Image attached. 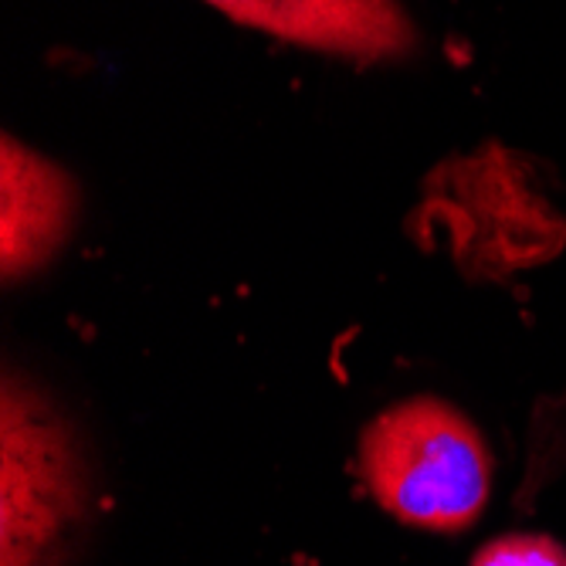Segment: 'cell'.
<instances>
[{
  "mask_svg": "<svg viewBox=\"0 0 566 566\" xmlns=\"http://www.w3.org/2000/svg\"><path fill=\"white\" fill-rule=\"evenodd\" d=\"M359 472L374 499L407 526L458 533L489 502L492 454L479 428L438 397H410L359 438Z\"/></svg>",
  "mask_w": 566,
  "mask_h": 566,
  "instance_id": "6da1fadb",
  "label": "cell"
},
{
  "mask_svg": "<svg viewBox=\"0 0 566 566\" xmlns=\"http://www.w3.org/2000/svg\"><path fill=\"white\" fill-rule=\"evenodd\" d=\"M85 505L72 424L31 380L8 374L0 394V566H65Z\"/></svg>",
  "mask_w": 566,
  "mask_h": 566,
  "instance_id": "7a4b0ae2",
  "label": "cell"
},
{
  "mask_svg": "<svg viewBox=\"0 0 566 566\" xmlns=\"http://www.w3.org/2000/svg\"><path fill=\"white\" fill-rule=\"evenodd\" d=\"M224 18L326 55L387 62L418 48L397 0H203Z\"/></svg>",
  "mask_w": 566,
  "mask_h": 566,
  "instance_id": "3957f363",
  "label": "cell"
},
{
  "mask_svg": "<svg viewBox=\"0 0 566 566\" xmlns=\"http://www.w3.org/2000/svg\"><path fill=\"white\" fill-rule=\"evenodd\" d=\"M0 262L4 275H31L62 248L75 224V184L34 149L4 136L0 153Z\"/></svg>",
  "mask_w": 566,
  "mask_h": 566,
  "instance_id": "277c9868",
  "label": "cell"
},
{
  "mask_svg": "<svg viewBox=\"0 0 566 566\" xmlns=\"http://www.w3.org/2000/svg\"><path fill=\"white\" fill-rule=\"evenodd\" d=\"M472 566H566V549L536 533H512L485 543Z\"/></svg>",
  "mask_w": 566,
  "mask_h": 566,
  "instance_id": "5b68a950",
  "label": "cell"
}]
</instances>
